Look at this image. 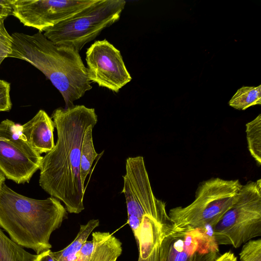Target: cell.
Returning a JSON list of instances; mask_svg holds the SVG:
<instances>
[{"mask_svg": "<svg viewBox=\"0 0 261 261\" xmlns=\"http://www.w3.org/2000/svg\"><path fill=\"white\" fill-rule=\"evenodd\" d=\"M57 131L54 148L43 156L39 185L51 196L62 201L69 213L84 210L85 187L80 178L81 152L85 131L96 125L95 109L73 105L55 109L51 117Z\"/></svg>", "mask_w": 261, "mask_h": 261, "instance_id": "6da1fadb", "label": "cell"}, {"mask_svg": "<svg viewBox=\"0 0 261 261\" xmlns=\"http://www.w3.org/2000/svg\"><path fill=\"white\" fill-rule=\"evenodd\" d=\"M10 58L22 60L41 71L60 92L65 108L90 90L87 68L73 47L57 45L42 32L33 35L15 32Z\"/></svg>", "mask_w": 261, "mask_h": 261, "instance_id": "7a4b0ae2", "label": "cell"}, {"mask_svg": "<svg viewBox=\"0 0 261 261\" xmlns=\"http://www.w3.org/2000/svg\"><path fill=\"white\" fill-rule=\"evenodd\" d=\"M67 211L58 199L31 198L5 184L0 188V227L10 239L36 254L50 250L52 232L67 218Z\"/></svg>", "mask_w": 261, "mask_h": 261, "instance_id": "3957f363", "label": "cell"}, {"mask_svg": "<svg viewBox=\"0 0 261 261\" xmlns=\"http://www.w3.org/2000/svg\"><path fill=\"white\" fill-rule=\"evenodd\" d=\"M242 184L239 179L212 177L200 183L194 200L186 206L169 210L173 227L179 230L214 226L237 201Z\"/></svg>", "mask_w": 261, "mask_h": 261, "instance_id": "277c9868", "label": "cell"}, {"mask_svg": "<svg viewBox=\"0 0 261 261\" xmlns=\"http://www.w3.org/2000/svg\"><path fill=\"white\" fill-rule=\"evenodd\" d=\"M125 4L124 0H96L43 34L56 45L71 46L80 52L104 29L119 20Z\"/></svg>", "mask_w": 261, "mask_h": 261, "instance_id": "5b68a950", "label": "cell"}, {"mask_svg": "<svg viewBox=\"0 0 261 261\" xmlns=\"http://www.w3.org/2000/svg\"><path fill=\"white\" fill-rule=\"evenodd\" d=\"M217 244L237 248L261 236V179L242 185L238 199L214 227Z\"/></svg>", "mask_w": 261, "mask_h": 261, "instance_id": "8992f818", "label": "cell"}, {"mask_svg": "<svg viewBox=\"0 0 261 261\" xmlns=\"http://www.w3.org/2000/svg\"><path fill=\"white\" fill-rule=\"evenodd\" d=\"M42 158L27 142L20 125L7 119L0 123V170L6 178L29 182Z\"/></svg>", "mask_w": 261, "mask_h": 261, "instance_id": "52a82bcc", "label": "cell"}, {"mask_svg": "<svg viewBox=\"0 0 261 261\" xmlns=\"http://www.w3.org/2000/svg\"><path fill=\"white\" fill-rule=\"evenodd\" d=\"M123 178L121 193L125 199L127 216L133 215L142 220L147 215L163 223H172L166 203L157 198L153 192L143 156L126 159Z\"/></svg>", "mask_w": 261, "mask_h": 261, "instance_id": "ba28073f", "label": "cell"}, {"mask_svg": "<svg viewBox=\"0 0 261 261\" xmlns=\"http://www.w3.org/2000/svg\"><path fill=\"white\" fill-rule=\"evenodd\" d=\"M89 80L115 92L132 79L120 51L106 39L95 41L86 53Z\"/></svg>", "mask_w": 261, "mask_h": 261, "instance_id": "9c48e42d", "label": "cell"}, {"mask_svg": "<svg viewBox=\"0 0 261 261\" xmlns=\"http://www.w3.org/2000/svg\"><path fill=\"white\" fill-rule=\"evenodd\" d=\"M96 0H16L13 16L24 26L45 32L67 19Z\"/></svg>", "mask_w": 261, "mask_h": 261, "instance_id": "30bf717a", "label": "cell"}, {"mask_svg": "<svg viewBox=\"0 0 261 261\" xmlns=\"http://www.w3.org/2000/svg\"><path fill=\"white\" fill-rule=\"evenodd\" d=\"M221 255L204 241L199 228L182 231L172 225L163 239L160 261H216Z\"/></svg>", "mask_w": 261, "mask_h": 261, "instance_id": "8fae6325", "label": "cell"}, {"mask_svg": "<svg viewBox=\"0 0 261 261\" xmlns=\"http://www.w3.org/2000/svg\"><path fill=\"white\" fill-rule=\"evenodd\" d=\"M172 225V223H163L149 216L143 217L135 238L139 250L138 261H160L163 239Z\"/></svg>", "mask_w": 261, "mask_h": 261, "instance_id": "7c38bea8", "label": "cell"}, {"mask_svg": "<svg viewBox=\"0 0 261 261\" xmlns=\"http://www.w3.org/2000/svg\"><path fill=\"white\" fill-rule=\"evenodd\" d=\"M54 122L47 113L40 110L30 120L21 125V130L30 145L40 154L55 146Z\"/></svg>", "mask_w": 261, "mask_h": 261, "instance_id": "4fadbf2b", "label": "cell"}, {"mask_svg": "<svg viewBox=\"0 0 261 261\" xmlns=\"http://www.w3.org/2000/svg\"><path fill=\"white\" fill-rule=\"evenodd\" d=\"M96 244L90 261H111L122 251L120 241L109 232H95Z\"/></svg>", "mask_w": 261, "mask_h": 261, "instance_id": "5bb4252c", "label": "cell"}, {"mask_svg": "<svg viewBox=\"0 0 261 261\" xmlns=\"http://www.w3.org/2000/svg\"><path fill=\"white\" fill-rule=\"evenodd\" d=\"M99 225L98 219H91L86 224L81 225L77 236L68 246L60 251L51 252L54 261H75L76 254L83 244Z\"/></svg>", "mask_w": 261, "mask_h": 261, "instance_id": "9a60e30c", "label": "cell"}, {"mask_svg": "<svg viewBox=\"0 0 261 261\" xmlns=\"http://www.w3.org/2000/svg\"><path fill=\"white\" fill-rule=\"evenodd\" d=\"M36 256L9 238L0 228V261H34Z\"/></svg>", "mask_w": 261, "mask_h": 261, "instance_id": "2e32d148", "label": "cell"}, {"mask_svg": "<svg viewBox=\"0 0 261 261\" xmlns=\"http://www.w3.org/2000/svg\"><path fill=\"white\" fill-rule=\"evenodd\" d=\"M95 125L92 124L88 126L85 131L82 142L80 174L81 183L84 187L93 162L98 155L95 150L93 142L92 131Z\"/></svg>", "mask_w": 261, "mask_h": 261, "instance_id": "e0dca14e", "label": "cell"}, {"mask_svg": "<svg viewBox=\"0 0 261 261\" xmlns=\"http://www.w3.org/2000/svg\"><path fill=\"white\" fill-rule=\"evenodd\" d=\"M229 105L239 110H245L261 103V85L243 86L239 89L229 101Z\"/></svg>", "mask_w": 261, "mask_h": 261, "instance_id": "ac0fdd59", "label": "cell"}, {"mask_svg": "<svg viewBox=\"0 0 261 261\" xmlns=\"http://www.w3.org/2000/svg\"><path fill=\"white\" fill-rule=\"evenodd\" d=\"M248 150L257 165H261V114L246 124Z\"/></svg>", "mask_w": 261, "mask_h": 261, "instance_id": "d6986e66", "label": "cell"}, {"mask_svg": "<svg viewBox=\"0 0 261 261\" xmlns=\"http://www.w3.org/2000/svg\"><path fill=\"white\" fill-rule=\"evenodd\" d=\"M243 246L240 261H261V239L249 240Z\"/></svg>", "mask_w": 261, "mask_h": 261, "instance_id": "ffe728a7", "label": "cell"}, {"mask_svg": "<svg viewBox=\"0 0 261 261\" xmlns=\"http://www.w3.org/2000/svg\"><path fill=\"white\" fill-rule=\"evenodd\" d=\"M13 38L7 32L4 19H0V65L12 51Z\"/></svg>", "mask_w": 261, "mask_h": 261, "instance_id": "44dd1931", "label": "cell"}, {"mask_svg": "<svg viewBox=\"0 0 261 261\" xmlns=\"http://www.w3.org/2000/svg\"><path fill=\"white\" fill-rule=\"evenodd\" d=\"M10 92V83L0 79V112H8L12 108Z\"/></svg>", "mask_w": 261, "mask_h": 261, "instance_id": "7402d4cb", "label": "cell"}, {"mask_svg": "<svg viewBox=\"0 0 261 261\" xmlns=\"http://www.w3.org/2000/svg\"><path fill=\"white\" fill-rule=\"evenodd\" d=\"M92 240L86 241L76 256L75 261H90L96 244V237L95 232L92 233Z\"/></svg>", "mask_w": 261, "mask_h": 261, "instance_id": "603a6c76", "label": "cell"}, {"mask_svg": "<svg viewBox=\"0 0 261 261\" xmlns=\"http://www.w3.org/2000/svg\"><path fill=\"white\" fill-rule=\"evenodd\" d=\"M16 0H0V19H5L13 15V6Z\"/></svg>", "mask_w": 261, "mask_h": 261, "instance_id": "cb8c5ba5", "label": "cell"}, {"mask_svg": "<svg viewBox=\"0 0 261 261\" xmlns=\"http://www.w3.org/2000/svg\"><path fill=\"white\" fill-rule=\"evenodd\" d=\"M141 221L142 220L134 216H127V223L132 230L135 238L137 236Z\"/></svg>", "mask_w": 261, "mask_h": 261, "instance_id": "d4e9b609", "label": "cell"}, {"mask_svg": "<svg viewBox=\"0 0 261 261\" xmlns=\"http://www.w3.org/2000/svg\"><path fill=\"white\" fill-rule=\"evenodd\" d=\"M51 250H48L37 254V256L34 261H54L51 255Z\"/></svg>", "mask_w": 261, "mask_h": 261, "instance_id": "484cf974", "label": "cell"}, {"mask_svg": "<svg viewBox=\"0 0 261 261\" xmlns=\"http://www.w3.org/2000/svg\"><path fill=\"white\" fill-rule=\"evenodd\" d=\"M216 261H237V258L232 252L228 251L221 255Z\"/></svg>", "mask_w": 261, "mask_h": 261, "instance_id": "4316f807", "label": "cell"}, {"mask_svg": "<svg viewBox=\"0 0 261 261\" xmlns=\"http://www.w3.org/2000/svg\"><path fill=\"white\" fill-rule=\"evenodd\" d=\"M6 177L0 170V188L5 184Z\"/></svg>", "mask_w": 261, "mask_h": 261, "instance_id": "83f0119b", "label": "cell"}, {"mask_svg": "<svg viewBox=\"0 0 261 261\" xmlns=\"http://www.w3.org/2000/svg\"><path fill=\"white\" fill-rule=\"evenodd\" d=\"M118 258H115L113 259H112L111 261H116Z\"/></svg>", "mask_w": 261, "mask_h": 261, "instance_id": "f1b7e54d", "label": "cell"}]
</instances>
